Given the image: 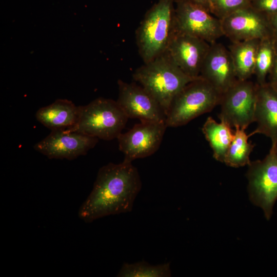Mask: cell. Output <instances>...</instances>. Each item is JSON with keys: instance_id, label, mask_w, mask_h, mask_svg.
Wrapping results in <instances>:
<instances>
[{"instance_id": "52a82bcc", "label": "cell", "mask_w": 277, "mask_h": 277, "mask_svg": "<svg viewBox=\"0 0 277 277\" xmlns=\"http://www.w3.org/2000/svg\"><path fill=\"white\" fill-rule=\"evenodd\" d=\"M257 100V84L239 80L221 96L218 117L231 127L247 129L254 122Z\"/></svg>"}, {"instance_id": "4316f807", "label": "cell", "mask_w": 277, "mask_h": 277, "mask_svg": "<svg viewBox=\"0 0 277 277\" xmlns=\"http://www.w3.org/2000/svg\"><path fill=\"white\" fill-rule=\"evenodd\" d=\"M249 1H250V2H251V1H252V0H249Z\"/></svg>"}, {"instance_id": "6da1fadb", "label": "cell", "mask_w": 277, "mask_h": 277, "mask_svg": "<svg viewBox=\"0 0 277 277\" xmlns=\"http://www.w3.org/2000/svg\"><path fill=\"white\" fill-rule=\"evenodd\" d=\"M125 160L98 170L92 190L81 206L78 216L86 223L131 212L142 187L137 169Z\"/></svg>"}, {"instance_id": "ac0fdd59", "label": "cell", "mask_w": 277, "mask_h": 277, "mask_svg": "<svg viewBox=\"0 0 277 277\" xmlns=\"http://www.w3.org/2000/svg\"><path fill=\"white\" fill-rule=\"evenodd\" d=\"M260 39L232 43L229 50L237 78L247 80L254 74Z\"/></svg>"}, {"instance_id": "2e32d148", "label": "cell", "mask_w": 277, "mask_h": 277, "mask_svg": "<svg viewBox=\"0 0 277 277\" xmlns=\"http://www.w3.org/2000/svg\"><path fill=\"white\" fill-rule=\"evenodd\" d=\"M80 106L66 99H57L53 103L39 108L36 120L51 131L69 130L76 124Z\"/></svg>"}, {"instance_id": "8fae6325", "label": "cell", "mask_w": 277, "mask_h": 277, "mask_svg": "<svg viewBox=\"0 0 277 277\" xmlns=\"http://www.w3.org/2000/svg\"><path fill=\"white\" fill-rule=\"evenodd\" d=\"M117 104L128 118L165 122L166 114L156 100L135 82H117Z\"/></svg>"}, {"instance_id": "e0dca14e", "label": "cell", "mask_w": 277, "mask_h": 277, "mask_svg": "<svg viewBox=\"0 0 277 277\" xmlns=\"http://www.w3.org/2000/svg\"><path fill=\"white\" fill-rule=\"evenodd\" d=\"M202 131L212 149L214 159L224 163L234 137L232 127L224 122L218 123L211 116H208L202 126Z\"/></svg>"}, {"instance_id": "ba28073f", "label": "cell", "mask_w": 277, "mask_h": 277, "mask_svg": "<svg viewBox=\"0 0 277 277\" xmlns=\"http://www.w3.org/2000/svg\"><path fill=\"white\" fill-rule=\"evenodd\" d=\"M176 31L202 39L210 44L223 36L221 21L203 6L190 0H175Z\"/></svg>"}, {"instance_id": "3957f363", "label": "cell", "mask_w": 277, "mask_h": 277, "mask_svg": "<svg viewBox=\"0 0 277 277\" xmlns=\"http://www.w3.org/2000/svg\"><path fill=\"white\" fill-rule=\"evenodd\" d=\"M173 0H159L147 12L136 32L139 53L144 63L165 53L175 32Z\"/></svg>"}, {"instance_id": "7a4b0ae2", "label": "cell", "mask_w": 277, "mask_h": 277, "mask_svg": "<svg viewBox=\"0 0 277 277\" xmlns=\"http://www.w3.org/2000/svg\"><path fill=\"white\" fill-rule=\"evenodd\" d=\"M133 78L156 100L166 115L176 95L196 79L186 75L166 52L138 68Z\"/></svg>"}, {"instance_id": "44dd1931", "label": "cell", "mask_w": 277, "mask_h": 277, "mask_svg": "<svg viewBox=\"0 0 277 277\" xmlns=\"http://www.w3.org/2000/svg\"><path fill=\"white\" fill-rule=\"evenodd\" d=\"M171 270L169 263L151 265L144 261L123 264L117 273L118 277H170Z\"/></svg>"}, {"instance_id": "30bf717a", "label": "cell", "mask_w": 277, "mask_h": 277, "mask_svg": "<svg viewBox=\"0 0 277 277\" xmlns=\"http://www.w3.org/2000/svg\"><path fill=\"white\" fill-rule=\"evenodd\" d=\"M220 21L224 35L232 43L275 36L269 17L251 6L237 10Z\"/></svg>"}, {"instance_id": "ffe728a7", "label": "cell", "mask_w": 277, "mask_h": 277, "mask_svg": "<svg viewBox=\"0 0 277 277\" xmlns=\"http://www.w3.org/2000/svg\"><path fill=\"white\" fill-rule=\"evenodd\" d=\"M276 53V37H272L260 41L258 47L254 74L256 84L263 85L273 65Z\"/></svg>"}, {"instance_id": "8992f818", "label": "cell", "mask_w": 277, "mask_h": 277, "mask_svg": "<svg viewBox=\"0 0 277 277\" xmlns=\"http://www.w3.org/2000/svg\"><path fill=\"white\" fill-rule=\"evenodd\" d=\"M250 202L260 208L269 221L277 201V151L270 148L262 160L251 161L246 174Z\"/></svg>"}, {"instance_id": "5bb4252c", "label": "cell", "mask_w": 277, "mask_h": 277, "mask_svg": "<svg viewBox=\"0 0 277 277\" xmlns=\"http://www.w3.org/2000/svg\"><path fill=\"white\" fill-rule=\"evenodd\" d=\"M221 95L238 80L229 49L216 42L210 44L200 75Z\"/></svg>"}, {"instance_id": "4fadbf2b", "label": "cell", "mask_w": 277, "mask_h": 277, "mask_svg": "<svg viewBox=\"0 0 277 277\" xmlns=\"http://www.w3.org/2000/svg\"><path fill=\"white\" fill-rule=\"evenodd\" d=\"M210 46L202 39L175 30L166 52L186 75L196 78Z\"/></svg>"}, {"instance_id": "277c9868", "label": "cell", "mask_w": 277, "mask_h": 277, "mask_svg": "<svg viewBox=\"0 0 277 277\" xmlns=\"http://www.w3.org/2000/svg\"><path fill=\"white\" fill-rule=\"evenodd\" d=\"M128 120L116 101L98 97L86 105L80 106L76 125L66 130L110 141L117 138Z\"/></svg>"}, {"instance_id": "9a60e30c", "label": "cell", "mask_w": 277, "mask_h": 277, "mask_svg": "<svg viewBox=\"0 0 277 277\" xmlns=\"http://www.w3.org/2000/svg\"><path fill=\"white\" fill-rule=\"evenodd\" d=\"M254 122L256 128L251 133L269 137L271 148L277 147V91L268 82L257 84V100Z\"/></svg>"}, {"instance_id": "5b68a950", "label": "cell", "mask_w": 277, "mask_h": 277, "mask_svg": "<svg viewBox=\"0 0 277 277\" xmlns=\"http://www.w3.org/2000/svg\"><path fill=\"white\" fill-rule=\"evenodd\" d=\"M222 95L200 76L189 83L174 97L166 115L169 127L185 125L219 105Z\"/></svg>"}, {"instance_id": "d6986e66", "label": "cell", "mask_w": 277, "mask_h": 277, "mask_svg": "<svg viewBox=\"0 0 277 277\" xmlns=\"http://www.w3.org/2000/svg\"><path fill=\"white\" fill-rule=\"evenodd\" d=\"M246 129L236 127L234 137L226 153L224 163L226 165L239 168L248 165L251 161L250 156L254 148V144L248 141L251 133L247 134Z\"/></svg>"}, {"instance_id": "7402d4cb", "label": "cell", "mask_w": 277, "mask_h": 277, "mask_svg": "<svg viewBox=\"0 0 277 277\" xmlns=\"http://www.w3.org/2000/svg\"><path fill=\"white\" fill-rule=\"evenodd\" d=\"M250 6L249 0H210L209 11L221 20L237 10Z\"/></svg>"}, {"instance_id": "484cf974", "label": "cell", "mask_w": 277, "mask_h": 277, "mask_svg": "<svg viewBox=\"0 0 277 277\" xmlns=\"http://www.w3.org/2000/svg\"><path fill=\"white\" fill-rule=\"evenodd\" d=\"M190 1L203 6L204 7H205L209 11L210 0H190Z\"/></svg>"}, {"instance_id": "83f0119b", "label": "cell", "mask_w": 277, "mask_h": 277, "mask_svg": "<svg viewBox=\"0 0 277 277\" xmlns=\"http://www.w3.org/2000/svg\"><path fill=\"white\" fill-rule=\"evenodd\" d=\"M276 151H277V147H276Z\"/></svg>"}, {"instance_id": "d4e9b609", "label": "cell", "mask_w": 277, "mask_h": 277, "mask_svg": "<svg viewBox=\"0 0 277 277\" xmlns=\"http://www.w3.org/2000/svg\"><path fill=\"white\" fill-rule=\"evenodd\" d=\"M269 20L273 30L275 36L277 39V13L274 14L273 15L270 16Z\"/></svg>"}, {"instance_id": "7c38bea8", "label": "cell", "mask_w": 277, "mask_h": 277, "mask_svg": "<svg viewBox=\"0 0 277 277\" xmlns=\"http://www.w3.org/2000/svg\"><path fill=\"white\" fill-rule=\"evenodd\" d=\"M98 141L97 138L77 132L54 130L37 143L34 148L50 159L72 160L85 155Z\"/></svg>"}, {"instance_id": "603a6c76", "label": "cell", "mask_w": 277, "mask_h": 277, "mask_svg": "<svg viewBox=\"0 0 277 277\" xmlns=\"http://www.w3.org/2000/svg\"><path fill=\"white\" fill-rule=\"evenodd\" d=\"M251 6L269 18L277 13V0H252Z\"/></svg>"}, {"instance_id": "cb8c5ba5", "label": "cell", "mask_w": 277, "mask_h": 277, "mask_svg": "<svg viewBox=\"0 0 277 277\" xmlns=\"http://www.w3.org/2000/svg\"><path fill=\"white\" fill-rule=\"evenodd\" d=\"M269 84L277 91V39L276 38V53L272 68L268 75Z\"/></svg>"}, {"instance_id": "9c48e42d", "label": "cell", "mask_w": 277, "mask_h": 277, "mask_svg": "<svg viewBox=\"0 0 277 277\" xmlns=\"http://www.w3.org/2000/svg\"><path fill=\"white\" fill-rule=\"evenodd\" d=\"M167 126L165 122L140 121L117 137L120 150L125 160L148 157L159 148Z\"/></svg>"}]
</instances>
